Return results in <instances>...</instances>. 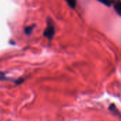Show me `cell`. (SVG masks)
Returning <instances> with one entry per match:
<instances>
[{"label": "cell", "mask_w": 121, "mask_h": 121, "mask_svg": "<svg viewBox=\"0 0 121 121\" xmlns=\"http://www.w3.org/2000/svg\"><path fill=\"white\" fill-rule=\"evenodd\" d=\"M55 33V26L52 20L50 18L47 19V26L43 32V35L48 40H51Z\"/></svg>", "instance_id": "6da1fadb"}, {"label": "cell", "mask_w": 121, "mask_h": 121, "mask_svg": "<svg viewBox=\"0 0 121 121\" xmlns=\"http://www.w3.org/2000/svg\"><path fill=\"white\" fill-rule=\"evenodd\" d=\"M113 6L116 10V11L118 13V14L120 16L121 15V3L120 0H115L113 3Z\"/></svg>", "instance_id": "7a4b0ae2"}, {"label": "cell", "mask_w": 121, "mask_h": 121, "mask_svg": "<svg viewBox=\"0 0 121 121\" xmlns=\"http://www.w3.org/2000/svg\"><path fill=\"white\" fill-rule=\"evenodd\" d=\"M35 26V25L26 26V27L24 28V33H25V34H26V35H30L31 33H32L33 30Z\"/></svg>", "instance_id": "3957f363"}, {"label": "cell", "mask_w": 121, "mask_h": 121, "mask_svg": "<svg viewBox=\"0 0 121 121\" xmlns=\"http://www.w3.org/2000/svg\"><path fill=\"white\" fill-rule=\"evenodd\" d=\"M98 1H99L100 3L103 4L105 6H111L113 4L115 0H97Z\"/></svg>", "instance_id": "277c9868"}, {"label": "cell", "mask_w": 121, "mask_h": 121, "mask_svg": "<svg viewBox=\"0 0 121 121\" xmlns=\"http://www.w3.org/2000/svg\"><path fill=\"white\" fill-rule=\"evenodd\" d=\"M67 1V3L68 4V5L72 8L74 9L76 7V4H77V1L76 0H65Z\"/></svg>", "instance_id": "5b68a950"}, {"label": "cell", "mask_w": 121, "mask_h": 121, "mask_svg": "<svg viewBox=\"0 0 121 121\" xmlns=\"http://www.w3.org/2000/svg\"><path fill=\"white\" fill-rule=\"evenodd\" d=\"M109 110L110 111H113V112H114L115 113H117L118 114H119V112H118V109H117V107L116 106V105L114 104H112L110 106H109Z\"/></svg>", "instance_id": "8992f818"}, {"label": "cell", "mask_w": 121, "mask_h": 121, "mask_svg": "<svg viewBox=\"0 0 121 121\" xmlns=\"http://www.w3.org/2000/svg\"><path fill=\"white\" fill-rule=\"evenodd\" d=\"M4 80H7V78H6L4 73L0 72V81H4Z\"/></svg>", "instance_id": "52a82bcc"}, {"label": "cell", "mask_w": 121, "mask_h": 121, "mask_svg": "<svg viewBox=\"0 0 121 121\" xmlns=\"http://www.w3.org/2000/svg\"><path fill=\"white\" fill-rule=\"evenodd\" d=\"M23 82H24V79H22V78H20V79H18L17 80H16V81H15V83H16V84H22Z\"/></svg>", "instance_id": "ba28073f"}]
</instances>
